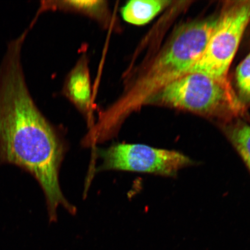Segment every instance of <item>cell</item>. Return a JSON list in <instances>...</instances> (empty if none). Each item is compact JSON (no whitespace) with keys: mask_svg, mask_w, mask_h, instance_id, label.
Masks as SVG:
<instances>
[{"mask_svg":"<svg viewBox=\"0 0 250 250\" xmlns=\"http://www.w3.org/2000/svg\"><path fill=\"white\" fill-rule=\"evenodd\" d=\"M250 23V1L228 5L217 23L201 58L188 73H199L228 79V72L247 27Z\"/></svg>","mask_w":250,"mask_h":250,"instance_id":"cell-4","label":"cell"},{"mask_svg":"<svg viewBox=\"0 0 250 250\" xmlns=\"http://www.w3.org/2000/svg\"><path fill=\"white\" fill-rule=\"evenodd\" d=\"M164 106L203 116L230 120L241 116L245 105L228 79L188 73L167 84L146 101L145 105Z\"/></svg>","mask_w":250,"mask_h":250,"instance_id":"cell-3","label":"cell"},{"mask_svg":"<svg viewBox=\"0 0 250 250\" xmlns=\"http://www.w3.org/2000/svg\"><path fill=\"white\" fill-rule=\"evenodd\" d=\"M173 2L168 0L129 1L121 9L122 18L128 23L143 26L150 22Z\"/></svg>","mask_w":250,"mask_h":250,"instance_id":"cell-8","label":"cell"},{"mask_svg":"<svg viewBox=\"0 0 250 250\" xmlns=\"http://www.w3.org/2000/svg\"><path fill=\"white\" fill-rule=\"evenodd\" d=\"M99 154L102 159L99 167L101 170H123L172 176L192 164L188 157L180 152L139 144H118Z\"/></svg>","mask_w":250,"mask_h":250,"instance_id":"cell-5","label":"cell"},{"mask_svg":"<svg viewBox=\"0 0 250 250\" xmlns=\"http://www.w3.org/2000/svg\"><path fill=\"white\" fill-rule=\"evenodd\" d=\"M228 134L250 171V125H235L228 130Z\"/></svg>","mask_w":250,"mask_h":250,"instance_id":"cell-9","label":"cell"},{"mask_svg":"<svg viewBox=\"0 0 250 250\" xmlns=\"http://www.w3.org/2000/svg\"><path fill=\"white\" fill-rule=\"evenodd\" d=\"M21 45L18 41L12 43L0 76V161L17 165L35 177L54 221L60 206L76 212L59 184L64 148L31 98L21 69Z\"/></svg>","mask_w":250,"mask_h":250,"instance_id":"cell-1","label":"cell"},{"mask_svg":"<svg viewBox=\"0 0 250 250\" xmlns=\"http://www.w3.org/2000/svg\"><path fill=\"white\" fill-rule=\"evenodd\" d=\"M62 94L84 118L89 129L95 124L91 82L87 56L83 55L68 74Z\"/></svg>","mask_w":250,"mask_h":250,"instance_id":"cell-6","label":"cell"},{"mask_svg":"<svg viewBox=\"0 0 250 250\" xmlns=\"http://www.w3.org/2000/svg\"><path fill=\"white\" fill-rule=\"evenodd\" d=\"M218 18L183 25L157 56L145 67L126 74L124 91L117 101L102 112L105 123L113 129L167 84L189 73L201 58L216 26Z\"/></svg>","mask_w":250,"mask_h":250,"instance_id":"cell-2","label":"cell"},{"mask_svg":"<svg viewBox=\"0 0 250 250\" xmlns=\"http://www.w3.org/2000/svg\"><path fill=\"white\" fill-rule=\"evenodd\" d=\"M236 80L240 101L250 104V53L237 67Z\"/></svg>","mask_w":250,"mask_h":250,"instance_id":"cell-10","label":"cell"},{"mask_svg":"<svg viewBox=\"0 0 250 250\" xmlns=\"http://www.w3.org/2000/svg\"><path fill=\"white\" fill-rule=\"evenodd\" d=\"M42 10L54 9L83 14L98 21L103 27L117 29V22L112 17L105 1H51L42 2Z\"/></svg>","mask_w":250,"mask_h":250,"instance_id":"cell-7","label":"cell"}]
</instances>
